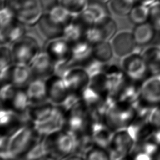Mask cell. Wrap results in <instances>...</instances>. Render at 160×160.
Listing matches in <instances>:
<instances>
[{
  "instance_id": "cell-1",
  "label": "cell",
  "mask_w": 160,
  "mask_h": 160,
  "mask_svg": "<svg viewBox=\"0 0 160 160\" xmlns=\"http://www.w3.org/2000/svg\"><path fill=\"white\" fill-rule=\"evenodd\" d=\"M42 138L35 129L33 122L22 126L9 137L8 152L11 159H23L30 149Z\"/></svg>"
},
{
  "instance_id": "cell-2",
  "label": "cell",
  "mask_w": 160,
  "mask_h": 160,
  "mask_svg": "<svg viewBox=\"0 0 160 160\" xmlns=\"http://www.w3.org/2000/svg\"><path fill=\"white\" fill-rule=\"evenodd\" d=\"M43 143L48 159H65L74 151V137L64 128L44 136Z\"/></svg>"
},
{
  "instance_id": "cell-3",
  "label": "cell",
  "mask_w": 160,
  "mask_h": 160,
  "mask_svg": "<svg viewBox=\"0 0 160 160\" xmlns=\"http://www.w3.org/2000/svg\"><path fill=\"white\" fill-rule=\"evenodd\" d=\"M136 116L132 104L116 101L108 111L104 122L112 131L127 128Z\"/></svg>"
},
{
  "instance_id": "cell-4",
  "label": "cell",
  "mask_w": 160,
  "mask_h": 160,
  "mask_svg": "<svg viewBox=\"0 0 160 160\" xmlns=\"http://www.w3.org/2000/svg\"><path fill=\"white\" fill-rule=\"evenodd\" d=\"M91 122V119L89 108L81 99L65 113L64 129L72 134H76L89 130Z\"/></svg>"
},
{
  "instance_id": "cell-5",
  "label": "cell",
  "mask_w": 160,
  "mask_h": 160,
  "mask_svg": "<svg viewBox=\"0 0 160 160\" xmlns=\"http://www.w3.org/2000/svg\"><path fill=\"white\" fill-rule=\"evenodd\" d=\"M9 5L14 9L17 19L24 25L38 24L43 15L41 0H11Z\"/></svg>"
},
{
  "instance_id": "cell-6",
  "label": "cell",
  "mask_w": 160,
  "mask_h": 160,
  "mask_svg": "<svg viewBox=\"0 0 160 160\" xmlns=\"http://www.w3.org/2000/svg\"><path fill=\"white\" fill-rule=\"evenodd\" d=\"M14 62L28 66L41 52L39 44L32 36L24 35L11 46Z\"/></svg>"
},
{
  "instance_id": "cell-7",
  "label": "cell",
  "mask_w": 160,
  "mask_h": 160,
  "mask_svg": "<svg viewBox=\"0 0 160 160\" xmlns=\"http://www.w3.org/2000/svg\"><path fill=\"white\" fill-rule=\"evenodd\" d=\"M121 67L130 79L143 82L149 73L146 62L140 51H134L122 58Z\"/></svg>"
},
{
  "instance_id": "cell-8",
  "label": "cell",
  "mask_w": 160,
  "mask_h": 160,
  "mask_svg": "<svg viewBox=\"0 0 160 160\" xmlns=\"http://www.w3.org/2000/svg\"><path fill=\"white\" fill-rule=\"evenodd\" d=\"M136 142L129 133L127 128L114 131L108 148L110 159L120 160L128 157Z\"/></svg>"
},
{
  "instance_id": "cell-9",
  "label": "cell",
  "mask_w": 160,
  "mask_h": 160,
  "mask_svg": "<svg viewBox=\"0 0 160 160\" xmlns=\"http://www.w3.org/2000/svg\"><path fill=\"white\" fill-rule=\"evenodd\" d=\"M0 76L1 84L9 82L18 88H26L32 79L28 66L15 63L1 69Z\"/></svg>"
},
{
  "instance_id": "cell-10",
  "label": "cell",
  "mask_w": 160,
  "mask_h": 160,
  "mask_svg": "<svg viewBox=\"0 0 160 160\" xmlns=\"http://www.w3.org/2000/svg\"><path fill=\"white\" fill-rule=\"evenodd\" d=\"M62 78L69 92L80 96L91 82V77L85 69L80 66L71 68Z\"/></svg>"
},
{
  "instance_id": "cell-11",
  "label": "cell",
  "mask_w": 160,
  "mask_h": 160,
  "mask_svg": "<svg viewBox=\"0 0 160 160\" xmlns=\"http://www.w3.org/2000/svg\"><path fill=\"white\" fill-rule=\"evenodd\" d=\"M111 41L114 53L118 58H122L134 51H140L132 32L121 31L116 34Z\"/></svg>"
},
{
  "instance_id": "cell-12",
  "label": "cell",
  "mask_w": 160,
  "mask_h": 160,
  "mask_svg": "<svg viewBox=\"0 0 160 160\" xmlns=\"http://www.w3.org/2000/svg\"><path fill=\"white\" fill-rule=\"evenodd\" d=\"M48 100L55 105H59L69 94L62 77L53 74L46 79Z\"/></svg>"
},
{
  "instance_id": "cell-13",
  "label": "cell",
  "mask_w": 160,
  "mask_h": 160,
  "mask_svg": "<svg viewBox=\"0 0 160 160\" xmlns=\"http://www.w3.org/2000/svg\"><path fill=\"white\" fill-rule=\"evenodd\" d=\"M65 122V114L63 111L56 105L53 114L44 121L33 123L36 131L41 136H46L64 128Z\"/></svg>"
},
{
  "instance_id": "cell-14",
  "label": "cell",
  "mask_w": 160,
  "mask_h": 160,
  "mask_svg": "<svg viewBox=\"0 0 160 160\" xmlns=\"http://www.w3.org/2000/svg\"><path fill=\"white\" fill-rule=\"evenodd\" d=\"M28 66L32 78L46 79L54 74V61L46 51H41Z\"/></svg>"
},
{
  "instance_id": "cell-15",
  "label": "cell",
  "mask_w": 160,
  "mask_h": 160,
  "mask_svg": "<svg viewBox=\"0 0 160 160\" xmlns=\"http://www.w3.org/2000/svg\"><path fill=\"white\" fill-rule=\"evenodd\" d=\"M140 97L152 105L160 104V74L152 75L142 82Z\"/></svg>"
},
{
  "instance_id": "cell-16",
  "label": "cell",
  "mask_w": 160,
  "mask_h": 160,
  "mask_svg": "<svg viewBox=\"0 0 160 160\" xmlns=\"http://www.w3.org/2000/svg\"><path fill=\"white\" fill-rule=\"evenodd\" d=\"M45 51L54 62L70 58L71 43L64 37L49 40Z\"/></svg>"
},
{
  "instance_id": "cell-17",
  "label": "cell",
  "mask_w": 160,
  "mask_h": 160,
  "mask_svg": "<svg viewBox=\"0 0 160 160\" xmlns=\"http://www.w3.org/2000/svg\"><path fill=\"white\" fill-rule=\"evenodd\" d=\"M89 131L94 144L108 149L114 131L102 121H91Z\"/></svg>"
},
{
  "instance_id": "cell-18",
  "label": "cell",
  "mask_w": 160,
  "mask_h": 160,
  "mask_svg": "<svg viewBox=\"0 0 160 160\" xmlns=\"http://www.w3.org/2000/svg\"><path fill=\"white\" fill-rule=\"evenodd\" d=\"M153 128L149 121L148 117L136 116L127 129L135 142H138L147 139Z\"/></svg>"
},
{
  "instance_id": "cell-19",
  "label": "cell",
  "mask_w": 160,
  "mask_h": 160,
  "mask_svg": "<svg viewBox=\"0 0 160 160\" xmlns=\"http://www.w3.org/2000/svg\"><path fill=\"white\" fill-rule=\"evenodd\" d=\"M56 108V105L49 100L42 102L31 104L28 109L27 115L31 122L38 123L51 117L54 112Z\"/></svg>"
},
{
  "instance_id": "cell-20",
  "label": "cell",
  "mask_w": 160,
  "mask_h": 160,
  "mask_svg": "<svg viewBox=\"0 0 160 160\" xmlns=\"http://www.w3.org/2000/svg\"><path fill=\"white\" fill-rule=\"evenodd\" d=\"M30 104L31 102L26 88L16 87L9 99L1 107L9 108L20 114H27Z\"/></svg>"
},
{
  "instance_id": "cell-21",
  "label": "cell",
  "mask_w": 160,
  "mask_h": 160,
  "mask_svg": "<svg viewBox=\"0 0 160 160\" xmlns=\"http://www.w3.org/2000/svg\"><path fill=\"white\" fill-rule=\"evenodd\" d=\"M142 83L128 78L115 96L116 101L133 104L140 97Z\"/></svg>"
},
{
  "instance_id": "cell-22",
  "label": "cell",
  "mask_w": 160,
  "mask_h": 160,
  "mask_svg": "<svg viewBox=\"0 0 160 160\" xmlns=\"http://www.w3.org/2000/svg\"><path fill=\"white\" fill-rule=\"evenodd\" d=\"M92 57V44L86 39L71 43L70 58L76 66H81Z\"/></svg>"
},
{
  "instance_id": "cell-23",
  "label": "cell",
  "mask_w": 160,
  "mask_h": 160,
  "mask_svg": "<svg viewBox=\"0 0 160 160\" xmlns=\"http://www.w3.org/2000/svg\"><path fill=\"white\" fill-rule=\"evenodd\" d=\"M109 16V11L104 4L94 1L89 3L84 11L79 15L81 19L89 26Z\"/></svg>"
},
{
  "instance_id": "cell-24",
  "label": "cell",
  "mask_w": 160,
  "mask_h": 160,
  "mask_svg": "<svg viewBox=\"0 0 160 160\" xmlns=\"http://www.w3.org/2000/svg\"><path fill=\"white\" fill-rule=\"evenodd\" d=\"M38 24L41 34L48 40L61 38L64 36V26L53 21L48 13L43 14Z\"/></svg>"
},
{
  "instance_id": "cell-25",
  "label": "cell",
  "mask_w": 160,
  "mask_h": 160,
  "mask_svg": "<svg viewBox=\"0 0 160 160\" xmlns=\"http://www.w3.org/2000/svg\"><path fill=\"white\" fill-rule=\"evenodd\" d=\"M88 26L79 16L74 17L64 26L63 37L71 43L84 39L85 32Z\"/></svg>"
},
{
  "instance_id": "cell-26",
  "label": "cell",
  "mask_w": 160,
  "mask_h": 160,
  "mask_svg": "<svg viewBox=\"0 0 160 160\" xmlns=\"http://www.w3.org/2000/svg\"><path fill=\"white\" fill-rule=\"evenodd\" d=\"M25 34L24 25L16 19L9 25L1 28V45L12 44Z\"/></svg>"
},
{
  "instance_id": "cell-27",
  "label": "cell",
  "mask_w": 160,
  "mask_h": 160,
  "mask_svg": "<svg viewBox=\"0 0 160 160\" xmlns=\"http://www.w3.org/2000/svg\"><path fill=\"white\" fill-rule=\"evenodd\" d=\"M25 88L31 104L42 102L48 100L46 92V79L32 78Z\"/></svg>"
},
{
  "instance_id": "cell-28",
  "label": "cell",
  "mask_w": 160,
  "mask_h": 160,
  "mask_svg": "<svg viewBox=\"0 0 160 160\" xmlns=\"http://www.w3.org/2000/svg\"><path fill=\"white\" fill-rule=\"evenodd\" d=\"M149 73L160 74V43L149 46L142 52Z\"/></svg>"
},
{
  "instance_id": "cell-29",
  "label": "cell",
  "mask_w": 160,
  "mask_h": 160,
  "mask_svg": "<svg viewBox=\"0 0 160 160\" xmlns=\"http://www.w3.org/2000/svg\"><path fill=\"white\" fill-rule=\"evenodd\" d=\"M156 31L150 22H144L137 24L133 29L132 35L138 46L149 44L155 36Z\"/></svg>"
},
{
  "instance_id": "cell-30",
  "label": "cell",
  "mask_w": 160,
  "mask_h": 160,
  "mask_svg": "<svg viewBox=\"0 0 160 160\" xmlns=\"http://www.w3.org/2000/svg\"><path fill=\"white\" fill-rule=\"evenodd\" d=\"M75 139L74 152L82 155L85 158L86 154L95 145L89 130L73 134Z\"/></svg>"
},
{
  "instance_id": "cell-31",
  "label": "cell",
  "mask_w": 160,
  "mask_h": 160,
  "mask_svg": "<svg viewBox=\"0 0 160 160\" xmlns=\"http://www.w3.org/2000/svg\"><path fill=\"white\" fill-rule=\"evenodd\" d=\"M114 54L109 41H101L92 44V57L102 62L108 63Z\"/></svg>"
},
{
  "instance_id": "cell-32",
  "label": "cell",
  "mask_w": 160,
  "mask_h": 160,
  "mask_svg": "<svg viewBox=\"0 0 160 160\" xmlns=\"http://www.w3.org/2000/svg\"><path fill=\"white\" fill-rule=\"evenodd\" d=\"M150 7L141 3H136L131 10L129 19L135 24H139L148 21L149 19Z\"/></svg>"
},
{
  "instance_id": "cell-33",
  "label": "cell",
  "mask_w": 160,
  "mask_h": 160,
  "mask_svg": "<svg viewBox=\"0 0 160 160\" xmlns=\"http://www.w3.org/2000/svg\"><path fill=\"white\" fill-rule=\"evenodd\" d=\"M58 4L67 9L74 17L79 16L87 8L89 0H57Z\"/></svg>"
},
{
  "instance_id": "cell-34",
  "label": "cell",
  "mask_w": 160,
  "mask_h": 160,
  "mask_svg": "<svg viewBox=\"0 0 160 160\" xmlns=\"http://www.w3.org/2000/svg\"><path fill=\"white\" fill-rule=\"evenodd\" d=\"M94 24H96L100 30L104 41H110L116 34V23L114 19L110 17V16L105 18Z\"/></svg>"
},
{
  "instance_id": "cell-35",
  "label": "cell",
  "mask_w": 160,
  "mask_h": 160,
  "mask_svg": "<svg viewBox=\"0 0 160 160\" xmlns=\"http://www.w3.org/2000/svg\"><path fill=\"white\" fill-rule=\"evenodd\" d=\"M47 13L53 21L63 26L68 24L74 18L67 9L59 4L52 6Z\"/></svg>"
},
{
  "instance_id": "cell-36",
  "label": "cell",
  "mask_w": 160,
  "mask_h": 160,
  "mask_svg": "<svg viewBox=\"0 0 160 160\" xmlns=\"http://www.w3.org/2000/svg\"><path fill=\"white\" fill-rule=\"evenodd\" d=\"M104 96H106L102 94L90 84L81 94V99L88 106L89 109L96 105Z\"/></svg>"
},
{
  "instance_id": "cell-37",
  "label": "cell",
  "mask_w": 160,
  "mask_h": 160,
  "mask_svg": "<svg viewBox=\"0 0 160 160\" xmlns=\"http://www.w3.org/2000/svg\"><path fill=\"white\" fill-rule=\"evenodd\" d=\"M136 3V0H111L110 6L116 15L125 16L129 14Z\"/></svg>"
},
{
  "instance_id": "cell-38",
  "label": "cell",
  "mask_w": 160,
  "mask_h": 160,
  "mask_svg": "<svg viewBox=\"0 0 160 160\" xmlns=\"http://www.w3.org/2000/svg\"><path fill=\"white\" fill-rule=\"evenodd\" d=\"M108 64L109 63L102 62L92 57L86 61L81 66L85 69L91 78L102 73Z\"/></svg>"
},
{
  "instance_id": "cell-39",
  "label": "cell",
  "mask_w": 160,
  "mask_h": 160,
  "mask_svg": "<svg viewBox=\"0 0 160 160\" xmlns=\"http://www.w3.org/2000/svg\"><path fill=\"white\" fill-rule=\"evenodd\" d=\"M43 138L30 149L23 159L29 160L48 159L47 151L43 143Z\"/></svg>"
},
{
  "instance_id": "cell-40",
  "label": "cell",
  "mask_w": 160,
  "mask_h": 160,
  "mask_svg": "<svg viewBox=\"0 0 160 160\" xmlns=\"http://www.w3.org/2000/svg\"><path fill=\"white\" fill-rule=\"evenodd\" d=\"M85 159L108 160L110 159V156L107 149L94 145L86 154Z\"/></svg>"
},
{
  "instance_id": "cell-41",
  "label": "cell",
  "mask_w": 160,
  "mask_h": 160,
  "mask_svg": "<svg viewBox=\"0 0 160 160\" xmlns=\"http://www.w3.org/2000/svg\"><path fill=\"white\" fill-rule=\"evenodd\" d=\"M0 52V70L6 68L14 64L11 47H9L7 44H1Z\"/></svg>"
},
{
  "instance_id": "cell-42",
  "label": "cell",
  "mask_w": 160,
  "mask_h": 160,
  "mask_svg": "<svg viewBox=\"0 0 160 160\" xmlns=\"http://www.w3.org/2000/svg\"><path fill=\"white\" fill-rule=\"evenodd\" d=\"M17 19L15 12L9 5H5L1 10V28H4Z\"/></svg>"
},
{
  "instance_id": "cell-43",
  "label": "cell",
  "mask_w": 160,
  "mask_h": 160,
  "mask_svg": "<svg viewBox=\"0 0 160 160\" xmlns=\"http://www.w3.org/2000/svg\"><path fill=\"white\" fill-rule=\"evenodd\" d=\"M76 66L71 58L54 62V74L63 77L72 68Z\"/></svg>"
},
{
  "instance_id": "cell-44",
  "label": "cell",
  "mask_w": 160,
  "mask_h": 160,
  "mask_svg": "<svg viewBox=\"0 0 160 160\" xmlns=\"http://www.w3.org/2000/svg\"><path fill=\"white\" fill-rule=\"evenodd\" d=\"M150 23L152 25L155 30L158 32L160 31V3L156 2L150 6L149 14Z\"/></svg>"
},
{
  "instance_id": "cell-45",
  "label": "cell",
  "mask_w": 160,
  "mask_h": 160,
  "mask_svg": "<svg viewBox=\"0 0 160 160\" xmlns=\"http://www.w3.org/2000/svg\"><path fill=\"white\" fill-rule=\"evenodd\" d=\"M148 119L153 128H160V104L153 107L149 115Z\"/></svg>"
},
{
  "instance_id": "cell-46",
  "label": "cell",
  "mask_w": 160,
  "mask_h": 160,
  "mask_svg": "<svg viewBox=\"0 0 160 160\" xmlns=\"http://www.w3.org/2000/svg\"><path fill=\"white\" fill-rule=\"evenodd\" d=\"M147 139L151 141L160 148V128H154Z\"/></svg>"
},
{
  "instance_id": "cell-47",
  "label": "cell",
  "mask_w": 160,
  "mask_h": 160,
  "mask_svg": "<svg viewBox=\"0 0 160 160\" xmlns=\"http://www.w3.org/2000/svg\"><path fill=\"white\" fill-rule=\"evenodd\" d=\"M136 3H141L150 7L154 4L157 1V0H136Z\"/></svg>"
},
{
  "instance_id": "cell-48",
  "label": "cell",
  "mask_w": 160,
  "mask_h": 160,
  "mask_svg": "<svg viewBox=\"0 0 160 160\" xmlns=\"http://www.w3.org/2000/svg\"><path fill=\"white\" fill-rule=\"evenodd\" d=\"M94 1H97V2H101V3H103V4H105L106 2H108V1H111V0H94Z\"/></svg>"
},
{
  "instance_id": "cell-49",
  "label": "cell",
  "mask_w": 160,
  "mask_h": 160,
  "mask_svg": "<svg viewBox=\"0 0 160 160\" xmlns=\"http://www.w3.org/2000/svg\"><path fill=\"white\" fill-rule=\"evenodd\" d=\"M156 2H159L160 3V0H157V1Z\"/></svg>"
},
{
  "instance_id": "cell-50",
  "label": "cell",
  "mask_w": 160,
  "mask_h": 160,
  "mask_svg": "<svg viewBox=\"0 0 160 160\" xmlns=\"http://www.w3.org/2000/svg\"><path fill=\"white\" fill-rule=\"evenodd\" d=\"M159 32H160V31H159ZM159 43H160V42H159Z\"/></svg>"
}]
</instances>
